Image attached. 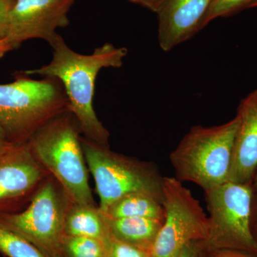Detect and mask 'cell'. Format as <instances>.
<instances>
[{"label":"cell","mask_w":257,"mask_h":257,"mask_svg":"<svg viewBox=\"0 0 257 257\" xmlns=\"http://www.w3.org/2000/svg\"><path fill=\"white\" fill-rule=\"evenodd\" d=\"M50 46L53 50L50 62L23 74L60 80L68 98L70 112L77 119L84 138L109 147V131L98 119L93 106L96 77L101 69L120 68L128 50L106 43L90 55H82L72 50L60 35Z\"/></svg>","instance_id":"obj_1"},{"label":"cell","mask_w":257,"mask_h":257,"mask_svg":"<svg viewBox=\"0 0 257 257\" xmlns=\"http://www.w3.org/2000/svg\"><path fill=\"white\" fill-rule=\"evenodd\" d=\"M78 122L64 113L37 131L28 144L34 156L74 204L95 206L88 181Z\"/></svg>","instance_id":"obj_2"},{"label":"cell","mask_w":257,"mask_h":257,"mask_svg":"<svg viewBox=\"0 0 257 257\" xmlns=\"http://www.w3.org/2000/svg\"><path fill=\"white\" fill-rule=\"evenodd\" d=\"M69 111L68 98L57 79L35 80L23 74L0 84V124L10 143H28L40 128Z\"/></svg>","instance_id":"obj_3"},{"label":"cell","mask_w":257,"mask_h":257,"mask_svg":"<svg viewBox=\"0 0 257 257\" xmlns=\"http://www.w3.org/2000/svg\"><path fill=\"white\" fill-rule=\"evenodd\" d=\"M239 122L236 115L217 126H192L170 154L176 178L197 184L204 191L229 182Z\"/></svg>","instance_id":"obj_4"},{"label":"cell","mask_w":257,"mask_h":257,"mask_svg":"<svg viewBox=\"0 0 257 257\" xmlns=\"http://www.w3.org/2000/svg\"><path fill=\"white\" fill-rule=\"evenodd\" d=\"M81 143L88 169L95 181L101 211L135 193L149 194L163 202L165 177L155 164L116 153L84 138Z\"/></svg>","instance_id":"obj_5"},{"label":"cell","mask_w":257,"mask_h":257,"mask_svg":"<svg viewBox=\"0 0 257 257\" xmlns=\"http://www.w3.org/2000/svg\"><path fill=\"white\" fill-rule=\"evenodd\" d=\"M209 211V234L200 243L202 252L233 250L257 254L251 233L253 184L227 182L204 190Z\"/></svg>","instance_id":"obj_6"},{"label":"cell","mask_w":257,"mask_h":257,"mask_svg":"<svg viewBox=\"0 0 257 257\" xmlns=\"http://www.w3.org/2000/svg\"><path fill=\"white\" fill-rule=\"evenodd\" d=\"M72 201L52 175H47L22 212L0 211V221L26 238L49 257H62L64 222Z\"/></svg>","instance_id":"obj_7"},{"label":"cell","mask_w":257,"mask_h":257,"mask_svg":"<svg viewBox=\"0 0 257 257\" xmlns=\"http://www.w3.org/2000/svg\"><path fill=\"white\" fill-rule=\"evenodd\" d=\"M165 219L150 253L177 257L189 243L203 242L209 234V218L200 202L176 177H165Z\"/></svg>","instance_id":"obj_8"},{"label":"cell","mask_w":257,"mask_h":257,"mask_svg":"<svg viewBox=\"0 0 257 257\" xmlns=\"http://www.w3.org/2000/svg\"><path fill=\"white\" fill-rule=\"evenodd\" d=\"M77 0H13L5 38L13 50L30 40L51 45L57 30L69 25V10Z\"/></svg>","instance_id":"obj_9"},{"label":"cell","mask_w":257,"mask_h":257,"mask_svg":"<svg viewBox=\"0 0 257 257\" xmlns=\"http://www.w3.org/2000/svg\"><path fill=\"white\" fill-rule=\"evenodd\" d=\"M49 175L28 143L10 145L0 155V211L34 194Z\"/></svg>","instance_id":"obj_10"},{"label":"cell","mask_w":257,"mask_h":257,"mask_svg":"<svg viewBox=\"0 0 257 257\" xmlns=\"http://www.w3.org/2000/svg\"><path fill=\"white\" fill-rule=\"evenodd\" d=\"M214 1L165 0L157 13L160 48L170 52L204 28Z\"/></svg>","instance_id":"obj_11"},{"label":"cell","mask_w":257,"mask_h":257,"mask_svg":"<svg viewBox=\"0 0 257 257\" xmlns=\"http://www.w3.org/2000/svg\"><path fill=\"white\" fill-rule=\"evenodd\" d=\"M236 115L239 122L233 147L229 182L253 184L257 171V90L243 98Z\"/></svg>","instance_id":"obj_12"},{"label":"cell","mask_w":257,"mask_h":257,"mask_svg":"<svg viewBox=\"0 0 257 257\" xmlns=\"http://www.w3.org/2000/svg\"><path fill=\"white\" fill-rule=\"evenodd\" d=\"M64 234L94 238L106 243L111 237L107 218L99 207L74 203L66 215Z\"/></svg>","instance_id":"obj_13"},{"label":"cell","mask_w":257,"mask_h":257,"mask_svg":"<svg viewBox=\"0 0 257 257\" xmlns=\"http://www.w3.org/2000/svg\"><path fill=\"white\" fill-rule=\"evenodd\" d=\"M163 221L151 218H107L113 238L150 253Z\"/></svg>","instance_id":"obj_14"},{"label":"cell","mask_w":257,"mask_h":257,"mask_svg":"<svg viewBox=\"0 0 257 257\" xmlns=\"http://www.w3.org/2000/svg\"><path fill=\"white\" fill-rule=\"evenodd\" d=\"M103 213L109 219L139 217L165 219L163 202L158 198L142 193L120 198Z\"/></svg>","instance_id":"obj_15"},{"label":"cell","mask_w":257,"mask_h":257,"mask_svg":"<svg viewBox=\"0 0 257 257\" xmlns=\"http://www.w3.org/2000/svg\"><path fill=\"white\" fill-rule=\"evenodd\" d=\"M0 253L5 257H49L34 243L1 221Z\"/></svg>","instance_id":"obj_16"},{"label":"cell","mask_w":257,"mask_h":257,"mask_svg":"<svg viewBox=\"0 0 257 257\" xmlns=\"http://www.w3.org/2000/svg\"><path fill=\"white\" fill-rule=\"evenodd\" d=\"M62 257H106V243L94 238L64 235Z\"/></svg>","instance_id":"obj_17"},{"label":"cell","mask_w":257,"mask_h":257,"mask_svg":"<svg viewBox=\"0 0 257 257\" xmlns=\"http://www.w3.org/2000/svg\"><path fill=\"white\" fill-rule=\"evenodd\" d=\"M256 0H214L206 20V25L216 18H225L250 8Z\"/></svg>","instance_id":"obj_18"},{"label":"cell","mask_w":257,"mask_h":257,"mask_svg":"<svg viewBox=\"0 0 257 257\" xmlns=\"http://www.w3.org/2000/svg\"><path fill=\"white\" fill-rule=\"evenodd\" d=\"M150 252L113 238L106 243V257H147Z\"/></svg>","instance_id":"obj_19"},{"label":"cell","mask_w":257,"mask_h":257,"mask_svg":"<svg viewBox=\"0 0 257 257\" xmlns=\"http://www.w3.org/2000/svg\"><path fill=\"white\" fill-rule=\"evenodd\" d=\"M13 0H0V37L5 38Z\"/></svg>","instance_id":"obj_20"},{"label":"cell","mask_w":257,"mask_h":257,"mask_svg":"<svg viewBox=\"0 0 257 257\" xmlns=\"http://www.w3.org/2000/svg\"><path fill=\"white\" fill-rule=\"evenodd\" d=\"M205 253L209 257H257V254L233 250H219Z\"/></svg>","instance_id":"obj_21"},{"label":"cell","mask_w":257,"mask_h":257,"mask_svg":"<svg viewBox=\"0 0 257 257\" xmlns=\"http://www.w3.org/2000/svg\"><path fill=\"white\" fill-rule=\"evenodd\" d=\"M126 1L140 5L153 13H157L162 8L165 0H126Z\"/></svg>","instance_id":"obj_22"},{"label":"cell","mask_w":257,"mask_h":257,"mask_svg":"<svg viewBox=\"0 0 257 257\" xmlns=\"http://www.w3.org/2000/svg\"><path fill=\"white\" fill-rule=\"evenodd\" d=\"M250 219H251L250 225H251V233H252L253 239L257 243V191L253 192Z\"/></svg>","instance_id":"obj_23"},{"label":"cell","mask_w":257,"mask_h":257,"mask_svg":"<svg viewBox=\"0 0 257 257\" xmlns=\"http://www.w3.org/2000/svg\"><path fill=\"white\" fill-rule=\"evenodd\" d=\"M201 251L200 242L194 241L187 245L177 257H199Z\"/></svg>","instance_id":"obj_24"},{"label":"cell","mask_w":257,"mask_h":257,"mask_svg":"<svg viewBox=\"0 0 257 257\" xmlns=\"http://www.w3.org/2000/svg\"><path fill=\"white\" fill-rule=\"evenodd\" d=\"M13 143H10L3 126L0 124V155L8 150Z\"/></svg>","instance_id":"obj_25"},{"label":"cell","mask_w":257,"mask_h":257,"mask_svg":"<svg viewBox=\"0 0 257 257\" xmlns=\"http://www.w3.org/2000/svg\"><path fill=\"white\" fill-rule=\"evenodd\" d=\"M13 48L10 45L8 40L3 37H0V60L10 51L13 50Z\"/></svg>","instance_id":"obj_26"},{"label":"cell","mask_w":257,"mask_h":257,"mask_svg":"<svg viewBox=\"0 0 257 257\" xmlns=\"http://www.w3.org/2000/svg\"><path fill=\"white\" fill-rule=\"evenodd\" d=\"M253 192H256L257 191V171L256 175H255L254 179L253 181Z\"/></svg>","instance_id":"obj_27"},{"label":"cell","mask_w":257,"mask_h":257,"mask_svg":"<svg viewBox=\"0 0 257 257\" xmlns=\"http://www.w3.org/2000/svg\"><path fill=\"white\" fill-rule=\"evenodd\" d=\"M199 257H209L207 256V254H206L205 253L202 252V251H201L200 254H199Z\"/></svg>","instance_id":"obj_28"},{"label":"cell","mask_w":257,"mask_h":257,"mask_svg":"<svg viewBox=\"0 0 257 257\" xmlns=\"http://www.w3.org/2000/svg\"><path fill=\"white\" fill-rule=\"evenodd\" d=\"M257 8V0L254 2V3H253L252 5H251V6L250 7V8Z\"/></svg>","instance_id":"obj_29"},{"label":"cell","mask_w":257,"mask_h":257,"mask_svg":"<svg viewBox=\"0 0 257 257\" xmlns=\"http://www.w3.org/2000/svg\"><path fill=\"white\" fill-rule=\"evenodd\" d=\"M147 257H153V256H152V255H151V253H150V254L149 255V256H147Z\"/></svg>","instance_id":"obj_30"}]
</instances>
